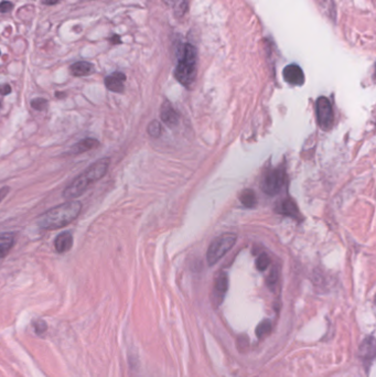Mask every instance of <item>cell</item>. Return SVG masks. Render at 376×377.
<instances>
[{"mask_svg": "<svg viewBox=\"0 0 376 377\" xmlns=\"http://www.w3.org/2000/svg\"><path fill=\"white\" fill-rule=\"evenodd\" d=\"M82 210V204L79 201H69L64 204L49 210L42 214L37 221L41 230L53 231L62 229L72 223L77 218Z\"/></svg>", "mask_w": 376, "mask_h": 377, "instance_id": "obj_1", "label": "cell"}, {"mask_svg": "<svg viewBox=\"0 0 376 377\" xmlns=\"http://www.w3.org/2000/svg\"><path fill=\"white\" fill-rule=\"evenodd\" d=\"M108 165L109 158H103V159L94 162L84 173H82L81 176H79L65 188V191L63 192V197L67 200H72L80 197L81 194L86 191L89 184L96 182L97 180L102 179L106 175Z\"/></svg>", "mask_w": 376, "mask_h": 377, "instance_id": "obj_2", "label": "cell"}, {"mask_svg": "<svg viewBox=\"0 0 376 377\" xmlns=\"http://www.w3.org/2000/svg\"><path fill=\"white\" fill-rule=\"evenodd\" d=\"M197 63H198V52L194 45L186 43L181 54L179 58L177 64L175 77L180 84L185 87H190L194 82L195 74H197Z\"/></svg>", "mask_w": 376, "mask_h": 377, "instance_id": "obj_3", "label": "cell"}, {"mask_svg": "<svg viewBox=\"0 0 376 377\" xmlns=\"http://www.w3.org/2000/svg\"><path fill=\"white\" fill-rule=\"evenodd\" d=\"M235 242L236 235L232 233L223 234V235L215 238L208 250L206 259L209 265H214V263L219 261L234 246Z\"/></svg>", "mask_w": 376, "mask_h": 377, "instance_id": "obj_4", "label": "cell"}, {"mask_svg": "<svg viewBox=\"0 0 376 377\" xmlns=\"http://www.w3.org/2000/svg\"><path fill=\"white\" fill-rule=\"evenodd\" d=\"M284 181H285L284 171L276 169L268 171L266 173L265 177L261 180L260 186L265 193L269 195H274L280 191V188L284 184Z\"/></svg>", "mask_w": 376, "mask_h": 377, "instance_id": "obj_5", "label": "cell"}, {"mask_svg": "<svg viewBox=\"0 0 376 377\" xmlns=\"http://www.w3.org/2000/svg\"><path fill=\"white\" fill-rule=\"evenodd\" d=\"M315 108H317V118L320 127L322 129L329 130L333 124V110L330 101L327 97H319Z\"/></svg>", "mask_w": 376, "mask_h": 377, "instance_id": "obj_6", "label": "cell"}, {"mask_svg": "<svg viewBox=\"0 0 376 377\" xmlns=\"http://www.w3.org/2000/svg\"><path fill=\"white\" fill-rule=\"evenodd\" d=\"M229 289V277L225 273H221L219 276L216 277L214 287H213V293H212V300L215 305V307H219L225 298Z\"/></svg>", "mask_w": 376, "mask_h": 377, "instance_id": "obj_7", "label": "cell"}, {"mask_svg": "<svg viewBox=\"0 0 376 377\" xmlns=\"http://www.w3.org/2000/svg\"><path fill=\"white\" fill-rule=\"evenodd\" d=\"M283 77L288 84L294 86H300L305 83V74L302 67L297 64H290L286 66L283 71Z\"/></svg>", "mask_w": 376, "mask_h": 377, "instance_id": "obj_8", "label": "cell"}, {"mask_svg": "<svg viewBox=\"0 0 376 377\" xmlns=\"http://www.w3.org/2000/svg\"><path fill=\"white\" fill-rule=\"evenodd\" d=\"M126 81V75L122 72H114L105 78V86L110 92L122 93L124 92V83Z\"/></svg>", "mask_w": 376, "mask_h": 377, "instance_id": "obj_9", "label": "cell"}, {"mask_svg": "<svg viewBox=\"0 0 376 377\" xmlns=\"http://www.w3.org/2000/svg\"><path fill=\"white\" fill-rule=\"evenodd\" d=\"M360 356L364 361L372 362L375 357V340L374 336H367L365 340L361 344L359 349Z\"/></svg>", "mask_w": 376, "mask_h": 377, "instance_id": "obj_10", "label": "cell"}, {"mask_svg": "<svg viewBox=\"0 0 376 377\" xmlns=\"http://www.w3.org/2000/svg\"><path fill=\"white\" fill-rule=\"evenodd\" d=\"M54 246L58 253L63 254L69 252L73 246V236L70 232H63L59 234L54 240Z\"/></svg>", "mask_w": 376, "mask_h": 377, "instance_id": "obj_11", "label": "cell"}, {"mask_svg": "<svg viewBox=\"0 0 376 377\" xmlns=\"http://www.w3.org/2000/svg\"><path fill=\"white\" fill-rule=\"evenodd\" d=\"M70 71L72 73V75L74 77H88L95 72V67L92 63L89 62H85V61H80V62H75L74 64L71 65Z\"/></svg>", "mask_w": 376, "mask_h": 377, "instance_id": "obj_12", "label": "cell"}, {"mask_svg": "<svg viewBox=\"0 0 376 377\" xmlns=\"http://www.w3.org/2000/svg\"><path fill=\"white\" fill-rule=\"evenodd\" d=\"M14 244V234L2 233L0 234V259L5 258L9 254Z\"/></svg>", "mask_w": 376, "mask_h": 377, "instance_id": "obj_13", "label": "cell"}, {"mask_svg": "<svg viewBox=\"0 0 376 377\" xmlns=\"http://www.w3.org/2000/svg\"><path fill=\"white\" fill-rule=\"evenodd\" d=\"M161 118L168 126H175L178 123V114L169 102H164L161 109Z\"/></svg>", "mask_w": 376, "mask_h": 377, "instance_id": "obj_14", "label": "cell"}, {"mask_svg": "<svg viewBox=\"0 0 376 377\" xmlns=\"http://www.w3.org/2000/svg\"><path fill=\"white\" fill-rule=\"evenodd\" d=\"M99 145H100L99 140H96L94 138H85V139L79 141L78 144L72 148L71 152L73 155H79V154L86 153L88 152V150H93L99 147Z\"/></svg>", "mask_w": 376, "mask_h": 377, "instance_id": "obj_15", "label": "cell"}, {"mask_svg": "<svg viewBox=\"0 0 376 377\" xmlns=\"http://www.w3.org/2000/svg\"><path fill=\"white\" fill-rule=\"evenodd\" d=\"M165 2L168 3L178 17L183 16L187 10V0H165Z\"/></svg>", "mask_w": 376, "mask_h": 377, "instance_id": "obj_16", "label": "cell"}, {"mask_svg": "<svg viewBox=\"0 0 376 377\" xmlns=\"http://www.w3.org/2000/svg\"><path fill=\"white\" fill-rule=\"evenodd\" d=\"M279 212L285 214V215H288V216H292V217H297L298 216V210H297V206L296 204L292 201L290 200H286L281 203L280 205V210Z\"/></svg>", "mask_w": 376, "mask_h": 377, "instance_id": "obj_17", "label": "cell"}, {"mask_svg": "<svg viewBox=\"0 0 376 377\" xmlns=\"http://www.w3.org/2000/svg\"><path fill=\"white\" fill-rule=\"evenodd\" d=\"M239 200L246 208H253L255 206V204H256V202H257L256 195H255V193L251 190H247L243 192L242 195H240Z\"/></svg>", "mask_w": 376, "mask_h": 377, "instance_id": "obj_18", "label": "cell"}, {"mask_svg": "<svg viewBox=\"0 0 376 377\" xmlns=\"http://www.w3.org/2000/svg\"><path fill=\"white\" fill-rule=\"evenodd\" d=\"M270 331H272V322H270L269 320H264L261 321L257 328H256V335L257 337H264L266 335L269 334Z\"/></svg>", "mask_w": 376, "mask_h": 377, "instance_id": "obj_19", "label": "cell"}, {"mask_svg": "<svg viewBox=\"0 0 376 377\" xmlns=\"http://www.w3.org/2000/svg\"><path fill=\"white\" fill-rule=\"evenodd\" d=\"M270 265V259L268 257L267 254H261L259 255V257L256 260V267L259 271H264L268 268V266Z\"/></svg>", "mask_w": 376, "mask_h": 377, "instance_id": "obj_20", "label": "cell"}, {"mask_svg": "<svg viewBox=\"0 0 376 377\" xmlns=\"http://www.w3.org/2000/svg\"><path fill=\"white\" fill-rule=\"evenodd\" d=\"M31 107L35 110L42 111L44 109H47L48 107V101L46 99H42V97H37V99L32 100L31 102Z\"/></svg>", "mask_w": 376, "mask_h": 377, "instance_id": "obj_21", "label": "cell"}, {"mask_svg": "<svg viewBox=\"0 0 376 377\" xmlns=\"http://www.w3.org/2000/svg\"><path fill=\"white\" fill-rule=\"evenodd\" d=\"M148 133L150 136H153V137H159V135L161 134L160 124L156 122V120H154V122L148 127Z\"/></svg>", "mask_w": 376, "mask_h": 377, "instance_id": "obj_22", "label": "cell"}, {"mask_svg": "<svg viewBox=\"0 0 376 377\" xmlns=\"http://www.w3.org/2000/svg\"><path fill=\"white\" fill-rule=\"evenodd\" d=\"M13 8V4L10 2H7V0H4V2L0 3V12L3 13H8L12 10Z\"/></svg>", "mask_w": 376, "mask_h": 377, "instance_id": "obj_23", "label": "cell"}, {"mask_svg": "<svg viewBox=\"0 0 376 377\" xmlns=\"http://www.w3.org/2000/svg\"><path fill=\"white\" fill-rule=\"evenodd\" d=\"M278 280V270L277 268H274L267 278V284L268 286H274Z\"/></svg>", "mask_w": 376, "mask_h": 377, "instance_id": "obj_24", "label": "cell"}, {"mask_svg": "<svg viewBox=\"0 0 376 377\" xmlns=\"http://www.w3.org/2000/svg\"><path fill=\"white\" fill-rule=\"evenodd\" d=\"M11 93V86L9 84H3L0 86V94L6 96Z\"/></svg>", "mask_w": 376, "mask_h": 377, "instance_id": "obj_25", "label": "cell"}, {"mask_svg": "<svg viewBox=\"0 0 376 377\" xmlns=\"http://www.w3.org/2000/svg\"><path fill=\"white\" fill-rule=\"evenodd\" d=\"M9 191H10V188L8 186H4L0 188V202L5 199V197L9 193Z\"/></svg>", "mask_w": 376, "mask_h": 377, "instance_id": "obj_26", "label": "cell"}, {"mask_svg": "<svg viewBox=\"0 0 376 377\" xmlns=\"http://www.w3.org/2000/svg\"><path fill=\"white\" fill-rule=\"evenodd\" d=\"M109 41L112 43V44H120L122 43V41H120V37L118 34H114V36L110 37Z\"/></svg>", "mask_w": 376, "mask_h": 377, "instance_id": "obj_27", "label": "cell"}, {"mask_svg": "<svg viewBox=\"0 0 376 377\" xmlns=\"http://www.w3.org/2000/svg\"><path fill=\"white\" fill-rule=\"evenodd\" d=\"M60 2V0H43V3L46 5H49V6H52V5H55Z\"/></svg>", "mask_w": 376, "mask_h": 377, "instance_id": "obj_28", "label": "cell"}, {"mask_svg": "<svg viewBox=\"0 0 376 377\" xmlns=\"http://www.w3.org/2000/svg\"><path fill=\"white\" fill-rule=\"evenodd\" d=\"M0 108H2V103H0Z\"/></svg>", "mask_w": 376, "mask_h": 377, "instance_id": "obj_29", "label": "cell"}]
</instances>
